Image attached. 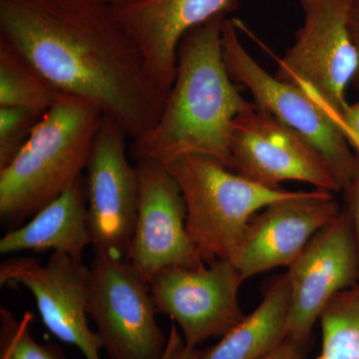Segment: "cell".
Wrapping results in <instances>:
<instances>
[{"mask_svg":"<svg viewBox=\"0 0 359 359\" xmlns=\"http://www.w3.org/2000/svg\"><path fill=\"white\" fill-rule=\"evenodd\" d=\"M0 39L60 93L101 108L132 140L155 126L167 94L136 44L99 0H0Z\"/></svg>","mask_w":359,"mask_h":359,"instance_id":"1","label":"cell"},{"mask_svg":"<svg viewBox=\"0 0 359 359\" xmlns=\"http://www.w3.org/2000/svg\"><path fill=\"white\" fill-rule=\"evenodd\" d=\"M226 15L196 26L178 47L177 73L164 110L154 127L132 140L135 162L166 165L177 158L199 155L233 171L231 138L236 118L248 109L224 65L222 32Z\"/></svg>","mask_w":359,"mask_h":359,"instance_id":"2","label":"cell"},{"mask_svg":"<svg viewBox=\"0 0 359 359\" xmlns=\"http://www.w3.org/2000/svg\"><path fill=\"white\" fill-rule=\"evenodd\" d=\"M95 104L60 93L25 145L0 169V217L32 218L83 176L104 119Z\"/></svg>","mask_w":359,"mask_h":359,"instance_id":"3","label":"cell"},{"mask_svg":"<svg viewBox=\"0 0 359 359\" xmlns=\"http://www.w3.org/2000/svg\"><path fill=\"white\" fill-rule=\"evenodd\" d=\"M165 166L183 194L187 233L205 264L235 263L255 215L299 192L259 185L205 156H182Z\"/></svg>","mask_w":359,"mask_h":359,"instance_id":"4","label":"cell"},{"mask_svg":"<svg viewBox=\"0 0 359 359\" xmlns=\"http://www.w3.org/2000/svg\"><path fill=\"white\" fill-rule=\"evenodd\" d=\"M353 0H301L304 25L294 45L278 58L276 77L294 85L339 123L346 89L358 68V52L349 30Z\"/></svg>","mask_w":359,"mask_h":359,"instance_id":"5","label":"cell"},{"mask_svg":"<svg viewBox=\"0 0 359 359\" xmlns=\"http://www.w3.org/2000/svg\"><path fill=\"white\" fill-rule=\"evenodd\" d=\"M238 30L237 20H224L222 46L231 80L249 90L257 106L308 140L327 161L344 191L353 177L355 154L339 122L301 89L257 65L238 39Z\"/></svg>","mask_w":359,"mask_h":359,"instance_id":"6","label":"cell"},{"mask_svg":"<svg viewBox=\"0 0 359 359\" xmlns=\"http://www.w3.org/2000/svg\"><path fill=\"white\" fill-rule=\"evenodd\" d=\"M89 318L110 359H162L168 335L158 323L149 283L124 259L94 254Z\"/></svg>","mask_w":359,"mask_h":359,"instance_id":"7","label":"cell"},{"mask_svg":"<svg viewBox=\"0 0 359 359\" xmlns=\"http://www.w3.org/2000/svg\"><path fill=\"white\" fill-rule=\"evenodd\" d=\"M128 138L118 123L104 115L85 176L94 254L124 261L139 205L138 173L129 161Z\"/></svg>","mask_w":359,"mask_h":359,"instance_id":"8","label":"cell"},{"mask_svg":"<svg viewBox=\"0 0 359 359\" xmlns=\"http://www.w3.org/2000/svg\"><path fill=\"white\" fill-rule=\"evenodd\" d=\"M231 154L233 172L268 188L280 189L282 182L292 180L328 192L342 191L320 153L254 102L233 122Z\"/></svg>","mask_w":359,"mask_h":359,"instance_id":"9","label":"cell"},{"mask_svg":"<svg viewBox=\"0 0 359 359\" xmlns=\"http://www.w3.org/2000/svg\"><path fill=\"white\" fill-rule=\"evenodd\" d=\"M245 282L235 264L217 261L199 269L171 266L149 283L158 313L179 325L188 346L223 337L244 320L238 290Z\"/></svg>","mask_w":359,"mask_h":359,"instance_id":"10","label":"cell"},{"mask_svg":"<svg viewBox=\"0 0 359 359\" xmlns=\"http://www.w3.org/2000/svg\"><path fill=\"white\" fill-rule=\"evenodd\" d=\"M89 266L67 255L53 252L46 264L14 257L0 264V285L23 287L36 302L47 330L78 347L86 359H101L102 341L88 323Z\"/></svg>","mask_w":359,"mask_h":359,"instance_id":"11","label":"cell"},{"mask_svg":"<svg viewBox=\"0 0 359 359\" xmlns=\"http://www.w3.org/2000/svg\"><path fill=\"white\" fill-rule=\"evenodd\" d=\"M287 269V337L309 346L314 325L328 302L359 282L358 240L346 208L309 241Z\"/></svg>","mask_w":359,"mask_h":359,"instance_id":"12","label":"cell"},{"mask_svg":"<svg viewBox=\"0 0 359 359\" xmlns=\"http://www.w3.org/2000/svg\"><path fill=\"white\" fill-rule=\"evenodd\" d=\"M139 205L126 262L150 283L162 269L205 266L186 229V204L176 180L165 165L136 162Z\"/></svg>","mask_w":359,"mask_h":359,"instance_id":"13","label":"cell"},{"mask_svg":"<svg viewBox=\"0 0 359 359\" xmlns=\"http://www.w3.org/2000/svg\"><path fill=\"white\" fill-rule=\"evenodd\" d=\"M334 193L299 191L257 212L245 233L235 264L244 280L287 266L323 229L342 212Z\"/></svg>","mask_w":359,"mask_h":359,"instance_id":"14","label":"cell"},{"mask_svg":"<svg viewBox=\"0 0 359 359\" xmlns=\"http://www.w3.org/2000/svg\"><path fill=\"white\" fill-rule=\"evenodd\" d=\"M238 0H139L112 6L140 51L149 76L167 95L177 73L182 39L215 16L238 8Z\"/></svg>","mask_w":359,"mask_h":359,"instance_id":"15","label":"cell"},{"mask_svg":"<svg viewBox=\"0 0 359 359\" xmlns=\"http://www.w3.org/2000/svg\"><path fill=\"white\" fill-rule=\"evenodd\" d=\"M91 244L86 183L82 176L27 224L6 233L0 240V254L53 250L83 261L84 250Z\"/></svg>","mask_w":359,"mask_h":359,"instance_id":"16","label":"cell"},{"mask_svg":"<svg viewBox=\"0 0 359 359\" xmlns=\"http://www.w3.org/2000/svg\"><path fill=\"white\" fill-rule=\"evenodd\" d=\"M290 285L287 273L276 276L259 306L198 359H262L287 339Z\"/></svg>","mask_w":359,"mask_h":359,"instance_id":"17","label":"cell"},{"mask_svg":"<svg viewBox=\"0 0 359 359\" xmlns=\"http://www.w3.org/2000/svg\"><path fill=\"white\" fill-rule=\"evenodd\" d=\"M60 92L22 55L0 39V107L45 113Z\"/></svg>","mask_w":359,"mask_h":359,"instance_id":"18","label":"cell"},{"mask_svg":"<svg viewBox=\"0 0 359 359\" xmlns=\"http://www.w3.org/2000/svg\"><path fill=\"white\" fill-rule=\"evenodd\" d=\"M320 321L323 341L316 359H359V282L332 297Z\"/></svg>","mask_w":359,"mask_h":359,"instance_id":"19","label":"cell"},{"mask_svg":"<svg viewBox=\"0 0 359 359\" xmlns=\"http://www.w3.org/2000/svg\"><path fill=\"white\" fill-rule=\"evenodd\" d=\"M32 321V313L18 318L9 309H0V359H67L60 346L33 339Z\"/></svg>","mask_w":359,"mask_h":359,"instance_id":"20","label":"cell"},{"mask_svg":"<svg viewBox=\"0 0 359 359\" xmlns=\"http://www.w3.org/2000/svg\"><path fill=\"white\" fill-rule=\"evenodd\" d=\"M45 113L22 107H0V169L25 145Z\"/></svg>","mask_w":359,"mask_h":359,"instance_id":"21","label":"cell"},{"mask_svg":"<svg viewBox=\"0 0 359 359\" xmlns=\"http://www.w3.org/2000/svg\"><path fill=\"white\" fill-rule=\"evenodd\" d=\"M354 154H355V164H354L353 177L344 189V192L346 196V210L353 223L359 250V152L354 151Z\"/></svg>","mask_w":359,"mask_h":359,"instance_id":"22","label":"cell"},{"mask_svg":"<svg viewBox=\"0 0 359 359\" xmlns=\"http://www.w3.org/2000/svg\"><path fill=\"white\" fill-rule=\"evenodd\" d=\"M200 353L197 347L186 344L184 337L180 334L176 323H173L168 334L167 348L162 359H198Z\"/></svg>","mask_w":359,"mask_h":359,"instance_id":"23","label":"cell"},{"mask_svg":"<svg viewBox=\"0 0 359 359\" xmlns=\"http://www.w3.org/2000/svg\"><path fill=\"white\" fill-rule=\"evenodd\" d=\"M339 123L351 148L359 152V101L348 104L340 117Z\"/></svg>","mask_w":359,"mask_h":359,"instance_id":"24","label":"cell"},{"mask_svg":"<svg viewBox=\"0 0 359 359\" xmlns=\"http://www.w3.org/2000/svg\"><path fill=\"white\" fill-rule=\"evenodd\" d=\"M309 347L308 344L295 341L287 337L275 351L262 359H306Z\"/></svg>","mask_w":359,"mask_h":359,"instance_id":"25","label":"cell"},{"mask_svg":"<svg viewBox=\"0 0 359 359\" xmlns=\"http://www.w3.org/2000/svg\"><path fill=\"white\" fill-rule=\"evenodd\" d=\"M349 30L351 39L358 52V68L354 74L353 85L359 90V0H353L349 13Z\"/></svg>","mask_w":359,"mask_h":359,"instance_id":"26","label":"cell"},{"mask_svg":"<svg viewBox=\"0 0 359 359\" xmlns=\"http://www.w3.org/2000/svg\"><path fill=\"white\" fill-rule=\"evenodd\" d=\"M104 4H109L111 6H122V4H132V2L139 1V0H99Z\"/></svg>","mask_w":359,"mask_h":359,"instance_id":"27","label":"cell"}]
</instances>
